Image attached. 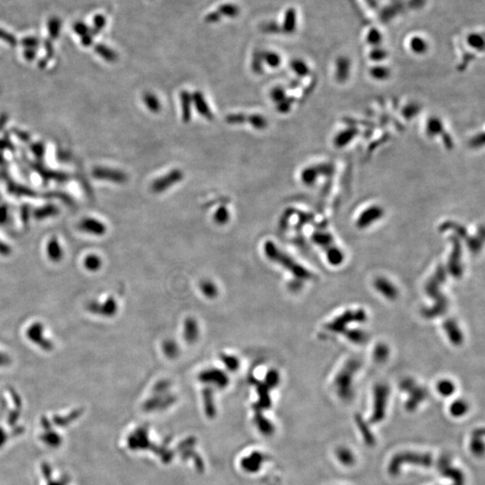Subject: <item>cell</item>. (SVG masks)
I'll list each match as a JSON object with an SVG mask.
<instances>
[{
  "label": "cell",
  "mask_w": 485,
  "mask_h": 485,
  "mask_svg": "<svg viewBox=\"0 0 485 485\" xmlns=\"http://www.w3.org/2000/svg\"><path fill=\"white\" fill-rule=\"evenodd\" d=\"M446 280V271L444 267L440 266L431 279L428 280L426 285V292L429 297L435 300V307L432 309H426L423 311V314L427 318L437 317L440 314L445 313L447 309V299L441 293L440 286Z\"/></svg>",
  "instance_id": "cell-1"
},
{
  "label": "cell",
  "mask_w": 485,
  "mask_h": 485,
  "mask_svg": "<svg viewBox=\"0 0 485 485\" xmlns=\"http://www.w3.org/2000/svg\"><path fill=\"white\" fill-rule=\"evenodd\" d=\"M265 252L269 258H271L272 261H275V262L281 264L282 266H284L286 269H288L298 279H302V280L312 279V274L310 273L309 271H307V269H305L301 265L297 264L295 261H293L287 254L282 253L272 242L269 241L265 244Z\"/></svg>",
  "instance_id": "cell-2"
},
{
  "label": "cell",
  "mask_w": 485,
  "mask_h": 485,
  "mask_svg": "<svg viewBox=\"0 0 485 485\" xmlns=\"http://www.w3.org/2000/svg\"><path fill=\"white\" fill-rule=\"evenodd\" d=\"M360 363L357 360H349L337 375L335 385L341 396H348L351 393V382L354 373L359 369Z\"/></svg>",
  "instance_id": "cell-3"
},
{
  "label": "cell",
  "mask_w": 485,
  "mask_h": 485,
  "mask_svg": "<svg viewBox=\"0 0 485 485\" xmlns=\"http://www.w3.org/2000/svg\"><path fill=\"white\" fill-rule=\"evenodd\" d=\"M332 167L328 164H317L306 166L300 173V180L307 187H313L322 176L331 174Z\"/></svg>",
  "instance_id": "cell-4"
},
{
  "label": "cell",
  "mask_w": 485,
  "mask_h": 485,
  "mask_svg": "<svg viewBox=\"0 0 485 485\" xmlns=\"http://www.w3.org/2000/svg\"><path fill=\"white\" fill-rule=\"evenodd\" d=\"M385 216V209L379 204H371L360 212L356 219V227L359 229H369Z\"/></svg>",
  "instance_id": "cell-5"
},
{
  "label": "cell",
  "mask_w": 485,
  "mask_h": 485,
  "mask_svg": "<svg viewBox=\"0 0 485 485\" xmlns=\"http://www.w3.org/2000/svg\"><path fill=\"white\" fill-rule=\"evenodd\" d=\"M183 178V172L179 169H174L165 175L155 179L151 184L150 188L155 194H161L166 192L167 189L171 188L172 186L181 182Z\"/></svg>",
  "instance_id": "cell-6"
},
{
  "label": "cell",
  "mask_w": 485,
  "mask_h": 485,
  "mask_svg": "<svg viewBox=\"0 0 485 485\" xmlns=\"http://www.w3.org/2000/svg\"><path fill=\"white\" fill-rule=\"evenodd\" d=\"M366 319L365 312L363 310H359L357 312H345V314L341 315L337 319L334 320L326 326V328L332 331H342L344 329V326L351 322H364Z\"/></svg>",
  "instance_id": "cell-7"
},
{
  "label": "cell",
  "mask_w": 485,
  "mask_h": 485,
  "mask_svg": "<svg viewBox=\"0 0 485 485\" xmlns=\"http://www.w3.org/2000/svg\"><path fill=\"white\" fill-rule=\"evenodd\" d=\"M360 134V131L356 127H347L340 130L332 137V144L335 149H343L347 148L355 141Z\"/></svg>",
  "instance_id": "cell-8"
},
{
  "label": "cell",
  "mask_w": 485,
  "mask_h": 485,
  "mask_svg": "<svg viewBox=\"0 0 485 485\" xmlns=\"http://www.w3.org/2000/svg\"><path fill=\"white\" fill-rule=\"evenodd\" d=\"M93 175L98 180L108 181L115 183H124L128 179L125 173L103 166L95 168V170L93 171Z\"/></svg>",
  "instance_id": "cell-9"
},
{
  "label": "cell",
  "mask_w": 485,
  "mask_h": 485,
  "mask_svg": "<svg viewBox=\"0 0 485 485\" xmlns=\"http://www.w3.org/2000/svg\"><path fill=\"white\" fill-rule=\"evenodd\" d=\"M424 130H425V134L428 138L444 137L446 134L444 120L438 115H431L426 120Z\"/></svg>",
  "instance_id": "cell-10"
},
{
  "label": "cell",
  "mask_w": 485,
  "mask_h": 485,
  "mask_svg": "<svg viewBox=\"0 0 485 485\" xmlns=\"http://www.w3.org/2000/svg\"><path fill=\"white\" fill-rule=\"evenodd\" d=\"M461 257H462L461 245L458 239L455 238L453 239V252L451 253L450 260L448 263L449 272L455 278L461 277L463 273Z\"/></svg>",
  "instance_id": "cell-11"
},
{
  "label": "cell",
  "mask_w": 485,
  "mask_h": 485,
  "mask_svg": "<svg viewBox=\"0 0 485 485\" xmlns=\"http://www.w3.org/2000/svg\"><path fill=\"white\" fill-rule=\"evenodd\" d=\"M351 62L348 58H338L335 62L334 78L339 84H345L350 77Z\"/></svg>",
  "instance_id": "cell-12"
},
{
  "label": "cell",
  "mask_w": 485,
  "mask_h": 485,
  "mask_svg": "<svg viewBox=\"0 0 485 485\" xmlns=\"http://www.w3.org/2000/svg\"><path fill=\"white\" fill-rule=\"evenodd\" d=\"M78 228L82 232L94 235H103L106 231L103 223L94 217H86L80 221Z\"/></svg>",
  "instance_id": "cell-13"
},
{
  "label": "cell",
  "mask_w": 485,
  "mask_h": 485,
  "mask_svg": "<svg viewBox=\"0 0 485 485\" xmlns=\"http://www.w3.org/2000/svg\"><path fill=\"white\" fill-rule=\"evenodd\" d=\"M192 98H193V104L196 109L197 113L201 115L202 117L206 118L207 120H213L214 115H213L212 110L206 101L205 97L202 95V93L200 91L194 92V94L192 95Z\"/></svg>",
  "instance_id": "cell-14"
},
{
  "label": "cell",
  "mask_w": 485,
  "mask_h": 485,
  "mask_svg": "<svg viewBox=\"0 0 485 485\" xmlns=\"http://www.w3.org/2000/svg\"><path fill=\"white\" fill-rule=\"evenodd\" d=\"M443 327L451 343L456 346H460L464 341V336L457 322L452 318L446 319Z\"/></svg>",
  "instance_id": "cell-15"
},
{
  "label": "cell",
  "mask_w": 485,
  "mask_h": 485,
  "mask_svg": "<svg viewBox=\"0 0 485 485\" xmlns=\"http://www.w3.org/2000/svg\"><path fill=\"white\" fill-rule=\"evenodd\" d=\"M374 286L379 293L389 300H394L398 297V291L389 280L385 278H377L374 282Z\"/></svg>",
  "instance_id": "cell-16"
},
{
  "label": "cell",
  "mask_w": 485,
  "mask_h": 485,
  "mask_svg": "<svg viewBox=\"0 0 485 485\" xmlns=\"http://www.w3.org/2000/svg\"><path fill=\"white\" fill-rule=\"evenodd\" d=\"M371 78L377 82H386L391 78L392 70L382 64H376L369 70Z\"/></svg>",
  "instance_id": "cell-17"
},
{
  "label": "cell",
  "mask_w": 485,
  "mask_h": 485,
  "mask_svg": "<svg viewBox=\"0 0 485 485\" xmlns=\"http://www.w3.org/2000/svg\"><path fill=\"white\" fill-rule=\"evenodd\" d=\"M180 102H181V110H182V120L183 122L188 123L192 118V107H193V98L192 94L188 91H182L180 93Z\"/></svg>",
  "instance_id": "cell-18"
},
{
  "label": "cell",
  "mask_w": 485,
  "mask_h": 485,
  "mask_svg": "<svg viewBox=\"0 0 485 485\" xmlns=\"http://www.w3.org/2000/svg\"><path fill=\"white\" fill-rule=\"evenodd\" d=\"M422 111L421 104L417 102H409L406 103L405 106L401 110V115L406 120H412L420 115Z\"/></svg>",
  "instance_id": "cell-19"
},
{
  "label": "cell",
  "mask_w": 485,
  "mask_h": 485,
  "mask_svg": "<svg viewBox=\"0 0 485 485\" xmlns=\"http://www.w3.org/2000/svg\"><path fill=\"white\" fill-rule=\"evenodd\" d=\"M143 102L146 107L153 114L159 113L161 110V103L157 97L150 92H147L143 95Z\"/></svg>",
  "instance_id": "cell-20"
},
{
  "label": "cell",
  "mask_w": 485,
  "mask_h": 485,
  "mask_svg": "<svg viewBox=\"0 0 485 485\" xmlns=\"http://www.w3.org/2000/svg\"><path fill=\"white\" fill-rule=\"evenodd\" d=\"M410 50L417 55H423L428 51V46L427 41L420 36H414L411 38L410 42Z\"/></svg>",
  "instance_id": "cell-21"
},
{
  "label": "cell",
  "mask_w": 485,
  "mask_h": 485,
  "mask_svg": "<svg viewBox=\"0 0 485 485\" xmlns=\"http://www.w3.org/2000/svg\"><path fill=\"white\" fill-rule=\"evenodd\" d=\"M291 68L293 70V72L299 78H306L311 72L308 63L304 61L302 59H299V58L293 59L291 61Z\"/></svg>",
  "instance_id": "cell-22"
},
{
  "label": "cell",
  "mask_w": 485,
  "mask_h": 485,
  "mask_svg": "<svg viewBox=\"0 0 485 485\" xmlns=\"http://www.w3.org/2000/svg\"><path fill=\"white\" fill-rule=\"evenodd\" d=\"M47 252L49 257L53 261H59L62 258V248L55 237L49 241L47 246Z\"/></svg>",
  "instance_id": "cell-23"
},
{
  "label": "cell",
  "mask_w": 485,
  "mask_h": 485,
  "mask_svg": "<svg viewBox=\"0 0 485 485\" xmlns=\"http://www.w3.org/2000/svg\"><path fill=\"white\" fill-rule=\"evenodd\" d=\"M312 239L314 241V243L318 246H322V247H330L332 242H333V238H332V235H331L329 232H326V231H317V232H314L313 235H312Z\"/></svg>",
  "instance_id": "cell-24"
},
{
  "label": "cell",
  "mask_w": 485,
  "mask_h": 485,
  "mask_svg": "<svg viewBox=\"0 0 485 485\" xmlns=\"http://www.w3.org/2000/svg\"><path fill=\"white\" fill-rule=\"evenodd\" d=\"M200 378L203 379L204 381H213L223 385L227 383V378L225 377V375L222 372L217 371V369L203 372L200 376Z\"/></svg>",
  "instance_id": "cell-25"
},
{
  "label": "cell",
  "mask_w": 485,
  "mask_h": 485,
  "mask_svg": "<svg viewBox=\"0 0 485 485\" xmlns=\"http://www.w3.org/2000/svg\"><path fill=\"white\" fill-rule=\"evenodd\" d=\"M247 122H249L255 130L262 131L268 127V120L261 115H251L247 116Z\"/></svg>",
  "instance_id": "cell-26"
},
{
  "label": "cell",
  "mask_w": 485,
  "mask_h": 485,
  "mask_svg": "<svg viewBox=\"0 0 485 485\" xmlns=\"http://www.w3.org/2000/svg\"><path fill=\"white\" fill-rule=\"evenodd\" d=\"M327 258H328V261L331 265L337 266V265L343 263V253L338 247L331 246V247L328 248Z\"/></svg>",
  "instance_id": "cell-27"
},
{
  "label": "cell",
  "mask_w": 485,
  "mask_h": 485,
  "mask_svg": "<svg viewBox=\"0 0 485 485\" xmlns=\"http://www.w3.org/2000/svg\"><path fill=\"white\" fill-rule=\"evenodd\" d=\"M369 57L373 62L380 64L385 59H387V58L388 57V52L380 46L374 47L369 52Z\"/></svg>",
  "instance_id": "cell-28"
},
{
  "label": "cell",
  "mask_w": 485,
  "mask_h": 485,
  "mask_svg": "<svg viewBox=\"0 0 485 485\" xmlns=\"http://www.w3.org/2000/svg\"><path fill=\"white\" fill-rule=\"evenodd\" d=\"M438 391L441 395L443 396H450L451 394H454V391L456 389V387L454 385V383L450 381V380H447V379H444V380H441L440 382L438 383Z\"/></svg>",
  "instance_id": "cell-29"
},
{
  "label": "cell",
  "mask_w": 485,
  "mask_h": 485,
  "mask_svg": "<svg viewBox=\"0 0 485 485\" xmlns=\"http://www.w3.org/2000/svg\"><path fill=\"white\" fill-rule=\"evenodd\" d=\"M468 410L467 404L463 400L455 401L450 407L451 414L453 416H463Z\"/></svg>",
  "instance_id": "cell-30"
},
{
  "label": "cell",
  "mask_w": 485,
  "mask_h": 485,
  "mask_svg": "<svg viewBox=\"0 0 485 485\" xmlns=\"http://www.w3.org/2000/svg\"><path fill=\"white\" fill-rule=\"evenodd\" d=\"M349 341L357 344H363L366 343L368 335L363 331L360 330H350L347 331V334H345Z\"/></svg>",
  "instance_id": "cell-31"
},
{
  "label": "cell",
  "mask_w": 485,
  "mask_h": 485,
  "mask_svg": "<svg viewBox=\"0 0 485 485\" xmlns=\"http://www.w3.org/2000/svg\"><path fill=\"white\" fill-rule=\"evenodd\" d=\"M263 59L272 68H278L281 63V58L280 55L272 52H263Z\"/></svg>",
  "instance_id": "cell-32"
},
{
  "label": "cell",
  "mask_w": 485,
  "mask_h": 485,
  "mask_svg": "<svg viewBox=\"0 0 485 485\" xmlns=\"http://www.w3.org/2000/svg\"><path fill=\"white\" fill-rule=\"evenodd\" d=\"M184 333H185L186 340L191 341V342H193V341H194L197 338L198 328H197V324L195 323V321L194 319H188V321L185 323V331H184Z\"/></svg>",
  "instance_id": "cell-33"
},
{
  "label": "cell",
  "mask_w": 485,
  "mask_h": 485,
  "mask_svg": "<svg viewBox=\"0 0 485 485\" xmlns=\"http://www.w3.org/2000/svg\"><path fill=\"white\" fill-rule=\"evenodd\" d=\"M382 35L380 34V32L377 29H371L367 35V42L369 45L372 46L373 48L380 46V44L382 43Z\"/></svg>",
  "instance_id": "cell-34"
},
{
  "label": "cell",
  "mask_w": 485,
  "mask_h": 485,
  "mask_svg": "<svg viewBox=\"0 0 485 485\" xmlns=\"http://www.w3.org/2000/svg\"><path fill=\"white\" fill-rule=\"evenodd\" d=\"M467 43L468 45L470 46L471 48H473L474 50H477V51H481L483 52L484 51V48H485V40H484V38L479 35H470L467 37Z\"/></svg>",
  "instance_id": "cell-35"
},
{
  "label": "cell",
  "mask_w": 485,
  "mask_h": 485,
  "mask_svg": "<svg viewBox=\"0 0 485 485\" xmlns=\"http://www.w3.org/2000/svg\"><path fill=\"white\" fill-rule=\"evenodd\" d=\"M270 96H271V98L272 100L273 101L274 103L276 104L280 103V102H282L286 97H288L287 95V91H286L285 88L283 86H277L273 87L272 89V91L270 93Z\"/></svg>",
  "instance_id": "cell-36"
},
{
  "label": "cell",
  "mask_w": 485,
  "mask_h": 485,
  "mask_svg": "<svg viewBox=\"0 0 485 485\" xmlns=\"http://www.w3.org/2000/svg\"><path fill=\"white\" fill-rule=\"evenodd\" d=\"M296 28V13L294 9H289L286 13L284 29L287 33H292Z\"/></svg>",
  "instance_id": "cell-37"
},
{
  "label": "cell",
  "mask_w": 485,
  "mask_h": 485,
  "mask_svg": "<svg viewBox=\"0 0 485 485\" xmlns=\"http://www.w3.org/2000/svg\"><path fill=\"white\" fill-rule=\"evenodd\" d=\"M294 103H295V98L293 97L288 96L282 102L276 104V108H277V111L280 114L286 115V114H289L291 112Z\"/></svg>",
  "instance_id": "cell-38"
},
{
  "label": "cell",
  "mask_w": 485,
  "mask_h": 485,
  "mask_svg": "<svg viewBox=\"0 0 485 485\" xmlns=\"http://www.w3.org/2000/svg\"><path fill=\"white\" fill-rule=\"evenodd\" d=\"M102 261L96 254H89L85 259V266L88 271H97L101 267Z\"/></svg>",
  "instance_id": "cell-39"
},
{
  "label": "cell",
  "mask_w": 485,
  "mask_h": 485,
  "mask_svg": "<svg viewBox=\"0 0 485 485\" xmlns=\"http://www.w3.org/2000/svg\"><path fill=\"white\" fill-rule=\"evenodd\" d=\"M263 53L259 52H255L253 54L252 61V69L253 70V72H255L257 74L263 73Z\"/></svg>",
  "instance_id": "cell-40"
},
{
  "label": "cell",
  "mask_w": 485,
  "mask_h": 485,
  "mask_svg": "<svg viewBox=\"0 0 485 485\" xmlns=\"http://www.w3.org/2000/svg\"><path fill=\"white\" fill-rule=\"evenodd\" d=\"M389 355V349L385 344H378L375 351H374V358L378 362H383L388 359Z\"/></svg>",
  "instance_id": "cell-41"
},
{
  "label": "cell",
  "mask_w": 485,
  "mask_h": 485,
  "mask_svg": "<svg viewBox=\"0 0 485 485\" xmlns=\"http://www.w3.org/2000/svg\"><path fill=\"white\" fill-rule=\"evenodd\" d=\"M226 121L231 125L244 124L247 122V115L245 114H231L226 117Z\"/></svg>",
  "instance_id": "cell-42"
},
{
  "label": "cell",
  "mask_w": 485,
  "mask_h": 485,
  "mask_svg": "<svg viewBox=\"0 0 485 485\" xmlns=\"http://www.w3.org/2000/svg\"><path fill=\"white\" fill-rule=\"evenodd\" d=\"M214 219L217 224H220V225L226 224L229 219V210L226 207H220L219 209H217V212L215 213Z\"/></svg>",
  "instance_id": "cell-43"
},
{
  "label": "cell",
  "mask_w": 485,
  "mask_h": 485,
  "mask_svg": "<svg viewBox=\"0 0 485 485\" xmlns=\"http://www.w3.org/2000/svg\"><path fill=\"white\" fill-rule=\"evenodd\" d=\"M485 145V133L480 132L478 134L474 135V137L470 139V146L473 149H480L483 148Z\"/></svg>",
  "instance_id": "cell-44"
},
{
  "label": "cell",
  "mask_w": 485,
  "mask_h": 485,
  "mask_svg": "<svg viewBox=\"0 0 485 485\" xmlns=\"http://www.w3.org/2000/svg\"><path fill=\"white\" fill-rule=\"evenodd\" d=\"M220 13H223L227 16H229V17H235L237 14H238V8L235 6H232V5H225V6H222L220 8Z\"/></svg>",
  "instance_id": "cell-45"
},
{
  "label": "cell",
  "mask_w": 485,
  "mask_h": 485,
  "mask_svg": "<svg viewBox=\"0 0 485 485\" xmlns=\"http://www.w3.org/2000/svg\"><path fill=\"white\" fill-rule=\"evenodd\" d=\"M202 291L205 293V295L209 296V297H213L216 295L217 293V290L215 288V286L210 283V282H206L203 285H202Z\"/></svg>",
  "instance_id": "cell-46"
},
{
  "label": "cell",
  "mask_w": 485,
  "mask_h": 485,
  "mask_svg": "<svg viewBox=\"0 0 485 485\" xmlns=\"http://www.w3.org/2000/svg\"><path fill=\"white\" fill-rule=\"evenodd\" d=\"M223 360L226 366H228L230 369H235L238 367V361L234 357H223Z\"/></svg>",
  "instance_id": "cell-47"
},
{
  "label": "cell",
  "mask_w": 485,
  "mask_h": 485,
  "mask_svg": "<svg viewBox=\"0 0 485 485\" xmlns=\"http://www.w3.org/2000/svg\"><path fill=\"white\" fill-rule=\"evenodd\" d=\"M165 349H166V353L168 354L169 356H173L176 352V347L173 343H168L166 344Z\"/></svg>",
  "instance_id": "cell-48"
},
{
  "label": "cell",
  "mask_w": 485,
  "mask_h": 485,
  "mask_svg": "<svg viewBox=\"0 0 485 485\" xmlns=\"http://www.w3.org/2000/svg\"><path fill=\"white\" fill-rule=\"evenodd\" d=\"M7 216V211L6 207H1L0 208V223H4L6 220Z\"/></svg>",
  "instance_id": "cell-49"
},
{
  "label": "cell",
  "mask_w": 485,
  "mask_h": 485,
  "mask_svg": "<svg viewBox=\"0 0 485 485\" xmlns=\"http://www.w3.org/2000/svg\"><path fill=\"white\" fill-rule=\"evenodd\" d=\"M9 252H10L9 247L0 240V254H8Z\"/></svg>",
  "instance_id": "cell-50"
},
{
  "label": "cell",
  "mask_w": 485,
  "mask_h": 485,
  "mask_svg": "<svg viewBox=\"0 0 485 485\" xmlns=\"http://www.w3.org/2000/svg\"><path fill=\"white\" fill-rule=\"evenodd\" d=\"M263 30H264V31H266V32H271V33H272V32H276V31H278L279 28H278V26H277V25H275V24L268 23L267 25H264V26H263Z\"/></svg>",
  "instance_id": "cell-51"
},
{
  "label": "cell",
  "mask_w": 485,
  "mask_h": 485,
  "mask_svg": "<svg viewBox=\"0 0 485 485\" xmlns=\"http://www.w3.org/2000/svg\"><path fill=\"white\" fill-rule=\"evenodd\" d=\"M218 20V16H217V13H212V14H210L208 17H207V21L208 22H211V23H214Z\"/></svg>",
  "instance_id": "cell-52"
}]
</instances>
